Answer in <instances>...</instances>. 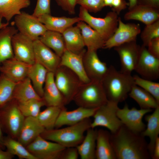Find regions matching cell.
Here are the masks:
<instances>
[{"mask_svg": "<svg viewBox=\"0 0 159 159\" xmlns=\"http://www.w3.org/2000/svg\"><path fill=\"white\" fill-rule=\"evenodd\" d=\"M110 141L117 159H149L151 158L145 137L123 125L111 133Z\"/></svg>", "mask_w": 159, "mask_h": 159, "instance_id": "cell-1", "label": "cell"}, {"mask_svg": "<svg viewBox=\"0 0 159 159\" xmlns=\"http://www.w3.org/2000/svg\"><path fill=\"white\" fill-rule=\"evenodd\" d=\"M101 82L108 100L117 104L127 98L135 85L131 74L118 71L112 65Z\"/></svg>", "mask_w": 159, "mask_h": 159, "instance_id": "cell-2", "label": "cell"}, {"mask_svg": "<svg viewBox=\"0 0 159 159\" xmlns=\"http://www.w3.org/2000/svg\"><path fill=\"white\" fill-rule=\"evenodd\" d=\"M90 118L62 128L45 130L40 135L44 138L57 143L65 148L76 147L82 141L84 133L91 127Z\"/></svg>", "mask_w": 159, "mask_h": 159, "instance_id": "cell-3", "label": "cell"}, {"mask_svg": "<svg viewBox=\"0 0 159 159\" xmlns=\"http://www.w3.org/2000/svg\"><path fill=\"white\" fill-rule=\"evenodd\" d=\"M73 101L78 107L94 108L105 104L108 100L101 82L91 80L81 84Z\"/></svg>", "mask_w": 159, "mask_h": 159, "instance_id": "cell-4", "label": "cell"}, {"mask_svg": "<svg viewBox=\"0 0 159 159\" xmlns=\"http://www.w3.org/2000/svg\"><path fill=\"white\" fill-rule=\"evenodd\" d=\"M25 117L18 103L12 99L0 108V125L8 136L17 140Z\"/></svg>", "mask_w": 159, "mask_h": 159, "instance_id": "cell-5", "label": "cell"}, {"mask_svg": "<svg viewBox=\"0 0 159 159\" xmlns=\"http://www.w3.org/2000/svg\"><path fill=\"white\" fill-rule=\"evenodd\" d=\"M79 17L98 32L105 41L113 35L118 26V14L113 11L108 12L103 18H97L92 16L86 9L80 6Z\"/></svg>", "mask_w": 159, "mask_h": 159, "instance_id": "cell-6", "label": "cell"}, {"mask_svg": "<svg viewBox=\"0 0 159 159\" xmlns=\"http://www.w3.org/2000/svg\"><path fill=\"white\" fill-rule=\"evenodd\" d=\"M56 85L64 99L65 105L73 99L83 83L77 75L71 70L59 65L54 73Z\"/></svg>", "mask_w": 159, "mask_h": 159, "instance_id": "cell-7", "label": "cell"}, {"mask_svg": "<svg viewBox=\"0 0 159 159\" xmlns=\"http://www.w3.org/2000/svg\"><path fill=\"white\" fill-rule=\"evenodd\" d=\"M118 104L109 101L98 107L94 115L91 127L101 126L107 129L111 133L116 131L123 124L117 117Z\"/></svg>", "mask_w": 159, "mask_h": 159, "instance_id": "cell-8", "label": "cell"}, {"mask_svg": "<svg viewBox=\"0 0 159 159\" xmlns=\"http://www.w3.org/2000/svg\"><path fill=\"white\" fill-rule=\"evenodd\" d=\"M26 148L37 159H60L66 148L57 143L44 138L40 135Z\"/></svg>", "mask_w": 159, "mask_h": 159, "instance_id": "cell-9", "label": "cell"}, {"mask_svg": "<svg viewBox=\"0 0 159 159\" xmlns=\"http://www.w3.org/2000/svg\"><path fill=\"white\" fill-rule=\"evenodd\" d=\"M14 23L18 32L33 41L47 30L38 17L24 11L14 17Z\"/></svg>", "mask_w": 159, "mask_h": 159, "instance_id": "cell-10", "label": "cell"}, {"mask_svg": "<svg viewBox=\"0 0 159 159\" xmlns=\"http://www.w3.org/2000/svg\"><path fill=\"white\" fill-rule=\"evenodd\" d=\"M141 32L139 24H125L118 17L117 28L113 35L105 42L103 49H110L125 43L136 40Z\"/></svg>", "mask_w": 159, "mask_h": 159, "instance_id": "cell-11", "label": "cell"}, {"mask_svg": "<svg viewBox=\"0 0 159 159\" xmlns=\"http://www.w3.org/2000/svg\"><path fill=\"white\" fill-rule=\"evenodd\" d=\"M152 111V109L138 110L135 107L129 109L126 104L123 108H118L117 115L123 124L127 128L135 132L140 133L146 127L142 120L143 117Z\"/></svg>", "mask_w": 159, "mask_h": 159, "instance_id": "cell-12", "label": "cell"}, {"mask_svg": "<svg viewBox=\"0 0 159 159\" xmlns=\"http://www.w3.org/2000/svg\"><path fill=\"white\" fill-rule=\"evenodd\" d=\"M134 70L145 79L157 80L159 77V58L151 55L146 47L142 45Z\"/></svg>", "mask_w": 159, "mask_h": 159, "instance_id": "cell-13", "label": "cell"}, {"mask_svg": "<svg viewBox=\"0 0 159 159\" xmlns=\"http://www.w3.org/2000/svg\"><path fill=\"white\" fill-rule=\"evenodd\" d=\"M140 48V46L137 44L136 40L114 47L120 57L121 72L131 74L135 70L138 59Z\"/></svg>", "mask_w": 159, "mask_h": 159, "instance_id": "cell-14", "label": "cell"}, {"mask_svg": "<svg viewBox=\"0 0 159 159\" xmlns=\"http://www.w3.org/2000/svg\"><path fill=\"white\" fill-rule=\"evenodd\" d=\"M34 41L20 32L15 34L11 39L14 57L29 65L34 63Z\"/></svg>", "mask_w": 159, "mask_h": 159, "instance_id": "cell-15", "label": "cell"}, {"mask_svg": "<svg viewBox=\"0 0 159 159\" xmlns=\"http://www.w3.org/2000/svg\"><path fill=\"white\" fill-rule=\"evenodd\" d=\"M97 51L93 50L86 51L83 56V63L86 73L90 81L101 82L109 67L105 62L100 60Z\"/></svg>", "mask_w": 159, "mask_h": 159, "instance_id": "cell-16", "label": "cell"}, {"mask_svg": "<svg viewBox=\"0 0 159 159\" xmlns=\"http://www.w3.org/2000/svg\"><path fill=\"white\" fill-rule=\"evenodd\" d=\"M35 62L54 73L60 65L61 58L39 39L34 41Z\"/></svg>", "mask_w": 159, "mask_h": 159, "instance_id": "cell-17", "label": "cell"}, {"mask_svg": "<svg viewBox=\"0 0 159 159\" xmlns=\"http://www.w3.org/2000/svg\"><path fill=\"white\" fill-rule=\"evenodd\" d=\"M98 108H87L78 107L76 109L68 111L64 107L60 113L55 128H59L64 125H73L93 117Z\"/></svg>", "mask_w": 159, "mask_h": 159, "instance_id": "cell-18", "label": "cell"}, {"mask_svg": "<svg viewBox=\"0 0 159 159\" xmlns=\"http://www.w3.org/2000/svg\"><path fill=\"white\" fill-rule=\"evenodd\" d=\"M30 65L14 57L2 63L0 66V72L17 83L27 77Z\"/></svg>", "mask_w": 159, "mask_h": 159, "instance_id": "cell-19", "label": "cell"}, {"mask_svg": "<svg viewBox=\"0 0 159 159\" xmlns=\"http://www.w3.org/2000/svg\"><path fill=\"white\" fill-rule=\"evenodd\" d=\"M42 98L45 106L64 107L66 105L62 95L54 81V73L48 72L44 84Z\"/></svg>", "mask_w": 159, "mask_h": 159, "instance_id": "cell-20", "label": "cell"}, {"mask_svg": "<svg viewBox=\"0 0 159 159\" xmlns=\"http://www.w3.org/2000/svg\"><path fill=\"white\" fill-rule=\"evenodd\" d=\"M85 52L77 54L66 49L60 57V65L66 67L74 72L84 83L90 81L86 73L83 65V58Z\"/></svg>", "mask_w": 159, "mask_h": 159, "instance_id": "cell-21", "label": "cell"}, {"mask_svg": "<svg viewBox=\"0 0 159 159\" xmlns=\"http://www.w3.org/2000/svg\"><path fill=\"white\" fill-rule=\"evenodd\" d=\"M126 20L140 21L146 25L159 19V9L150 6L136 4L129 9L124 16Z\"/></svg>", "mask_w": 159, "mask_h": 159, "instance_id": "cell-22", "label": "cell"}, {"mask_svg": "<svg viewBox=\"0 0 159 159\" xmlns=\"http://www.w3.org/2000/svg\"><path fill=\"white\" fill-rule=\"evenodd\" d=\"M45 130L36 117H25L17 140L26 147Z\"/></svg>", "mask_w": 159, "mask_h": 159, "instance_id": "cell-23", "label": "cell"}, {"mask_svg": "<svg viewBox=\"0 0 159 159\" xmlns=\"http://www.w3.org/2000/svg\"><path fill=\"white\" fill-rule=\"evenodd\" d=\"M38 18L47 30L62 34L68 28L81 21L79 17L70 18L65 16L56 17L49 14H43Z\"/></svg>", "mask_w": 159, "mask_h": 159, "instance_id": "cell-24", "label": "cell"}, {"mask_svg": "<svg viewBox=\"0 0 159 159\" xmlns=\"http://www.w3.org/2000/svg\"><path fill=\"white\" fill-rule=\"evenodd\" d=\"M110 134L106 130H97L96 159H117L110 141Z\"/></svg>", "mask_w": 159, "mask_h": 159, "instance_id": "cell-25", "label": "cell"}, {"mask_svg": "<svg viewBox=\"0 0 159 159\" xmlns=\"http://www.w3.org/2000/svg\"><path fill=\"white\" fill-rule=\"evenodd\" d=\"M62 34L66 49L77 54L86 51L80 30L77 26L68 28Z\"/></svg>", "mask_w": 159, "mask_h": 159, "instance_id": "cell-26", "label": "cell"}, {"mask_svg": "<svg viewBox=\"0 0 159 159\" xmlns=\"http://www.w3.org/2000/svg\"><path fill=\"white\" fill-rule=\"evenodd\" d=\"M77 26L80 29L85 46L87 50L97 51L103 48L105 41L101 36L83 21L77 23Z\"/></svg>", "mask_w": 159, "mask_h": 159, "instance_id": "cell-27", "label": "cell"}, {"mask_svg": "<svg viewBox=\"0 0 159 159\" xmlns=\"http://www.w3.org/2000/svg\"><path fill=\"white\" fill-rule=\"evenodd\" d=\"M145 118L147 122V127L140 134L144 137L147 136L149 138L148 148L151 157L159 134V106L155 109L152 113L146 115Z\"/></svg>", "mask_w": 159, "mask_h": 159, "instance_id": "cell-28", "label": "cell"}, {"mask_svg": "<svg viewBox=\"0 0 159 159\" xmlns=\"http://www.w3.org/2000/svg\"><path fill=\"white\" fill-rule=\"evenodd\" d=\"M18 32L13 25L8 26L0 30V66L4 61L14 57L11 39Z\"/></svg>", "mask_w": 159, "mask_h": 159, "instance_id": "cell-29", "label": "cell"}, {"mask_svg": "<svg viewBox=\"0 0 159 159\" xmlns=\"http://www.w3.org/2000/svg\"><path fill=\"white\" fill-rule=\"evenodd\" d=\"M30 0H0V18L9 22L21 9L28 7Z\"/></svg>", "mask_w": 159, "mask_h": 159, "instance_id": "cell-30", "label": "cell"}, {"mask_svg": "<svg viewBox=\"0 0 159 159\" xmlns=\"http://www.w3.org/2000/svg\"><path fill=\"white\" fill-rule=\"evenodd\" d=\"M97 132L95 128L88 129L82 142L76 147L81 159H96Z\"/></svg>", "mask_w": 159, "mask_h": 159, "instance_id": "cell-31", "label": "cell"}, {"mask_svg": "<svg viewBox=\"0 0 159 159\" xmlns=\"http://www.w3.org/2000/svg\"><path fill=\"white\" fill-rule=\"evenodd\" d=\"M42 98L37 93L28 77L16 83L12 99L15 100L18 103L23 102L33 99Z\"/></svg>", "mask_w": 159, "mask_h": 159, "instance_id": "cell-32", "label": "cell"}, {"mask_svg": "<svg viewBox=\"0 0 159 159\" xmlns=\"http://www.w3.org/2000/svg\"><path fill=\"white\" fill-rule=\"evenodd\" d=\"M48 72L44 67L36 62L30 65L29 67L27 77L30 80L37 93L42 98Z\"/></svg>", "mask_w": 159, "mask_h": 159, "instance_id": "cell-33", "label": "cell"}, {"mask_svg": "<svg viewBox=\"0 0 159 159\" xmlns=\"http://www.w3.org/2000/svg\"><path fill=\"white\" fill-rule=\"evenodd\" d=\"M47 46L53 49L60 57L66 49L64 39L62 34L47 30L39 38Z\"/></svg>", "mask_w": 159, "mask_h": 159, "instance_id": "cell-34", "label": "cell"}, {"mask_svg": "<svg viewBox=\"0 0 159 159\" xmlns=\"http://www.w3.org/2000/svg\"><path fill=\"white\" fill-rule=\"evenodd\" d=\"M128 95L137 103L140 109H155L159 106V103L152 95L135 84L132 87Z\"/></svg>", "mask_w": 159, "mask_h": 159, "instance_id": "cell-35", "label": "cell"}, {"mask_svg": "<svg viewBox=\"0 0 159 159\" xmlns=\"http://www.w3.org/2000/svg\"><path fill=\"white\" fill-rule=\"evenodd\" d=\"M64 107H47L46 109L41 111L36 117L45 130L54 129L60 113Z\"/></svg>", "mask_w": 159, "mask_h": 159, "instance_id": "cell-36", "label": "cell"}, {"mask_svg": "<svg viewBox=\"0 0 159 159\" xmlns=\"http://www.w3.org/2000/svg\"><path fill=\"white\" fill-rule=\"evenodd\" d=\"M4 144L6 150L20 159H37L28 150L26 147L17 140L9 136L4 137Z\"/></svg>", "mask_w": 159, "mask_h": 159, "instance_id": "cell-37", "label": "cell"}, {"mask_svg": "<svg viewBox=\"0 0 159 159\" xmlns=\"http://www.w3.org/2000/svg\"><path fill=\"white\" fill-rule=\"evenodd\" d=\"M18 104L20 111L25 117H36L41 111V108L45 106L42 98L30 99L23 102L18 103Z\"/></svg>", "mask_w": 159, "mask_h": 159, "instance_id": "cell-38", "label": "cell"}, {"mask_svg": "<svg viewBox=\"0 0 159 159\" xmlns=\"http://www.w3.org/2000/svg\"><path fill=\"white\" fill-rule=\"evenodd\" d=\"M16 82L2 74L0 75V108L12 99Z\"/></svg>", "mask_w": 159, "mask_h": 159, "instance_id": "cell-39", "label": "cell"}, {"mask_svg": "<svg viewBox=\"0 0 159 159\" xmlns=\"http://www.w3.org/2000/svg\"><path fill=\"white\" fill-rule=\"evenodd\" d=\"M135 84L143 89L151 95L159 103V83L140 77L133 76Z\"/></svg>", "mask_w": 159, "mask_h": 159, "instance_id": "cell-40", "label": "cell"}, {"mask_svg": "<svg viewBox=\"0 0 159 159\" xmlns=\"http://www.w3.org/2000/svg\"><path fill=\"white\" fill-rule=\"evenodd\" d=\"M159 37V19L153 22L146 25L141 32L140 37L142 45L147 47L152 39Z\"/></svg>", "mask_w": 159, "mask_h": 159, "instance_id": "cell-41", "label": "cell"}, {"mask_svg": "<svg viewBox=\"0 0 159 159\" xmlns=\"http://www.w3.org/2000/svg\"><path fill=\"white\" fill-rule=\"evenodd\" d=\"M104 0H77V4L80 5L88 12L97 13L104 7Z\"/></svg>", "mask_w": 159, "mask_h": 159, "instance_id": "cell-42", "label": "cell"}, {"mask_svg": "<svg viewBox=\"0 0 159 159\" xmlns=\"http://www.w3.org/2000/svg\"><path fill=\"white\" fill-rule=\"evenodd\" d=\"M51 0H37L32 15L37 17L45 14H51Z\"/></svg>", "mask_w": 159, "mask_h": 159, "instance_id": "cell-43", "label": "cell"}, {"mask_svg": "<svg viewBox=\"0 0 159 159\" xmlns=\"http://www.w3.org/2000/svg\"><path fill=\"white\" fill-rule=\"evenodd\" d=\"M57 5L64 11L70 14L75 13V6L77 0H55Z\"/></svg>", "mask_w": 159, "mask_h": 159, "instance_id": "cell-44", "label": "cell"}, {"mask_svg": "<svg viewBox=\"0 0 159 159\" xmlns=\"http://www.w3.org/2000/svg\"><path fill=\"white\" fill-rule=\"evenodd\" d=\"M148 52L153 56L159 58V37L152 39L147 47Z\"/></svg>", "mask_w": 159, "mask_h": 159, "instance_id": "cell-45", "label": "cell"}, {"mask_svg": "<svg viewBox=\"0 0 159 159\" xmlns=\"http://www.w3.org/2000/svg\"><path fill=\"white\" fill-rule=\"evenodd\" d=\"M79 155L76 147L66 148L62 153L60 159H77Z\"/></svg>", "mask_w": 159, "mask_h": 159, "instance_id": "cell-46", "label": "cell"}, {"mask_svg": "<svg viewBox=\"0 0 159 159\" xmlns=\"http://www.w3.org/2000/svg\"><path fill=\"white\" fill-rule=\"evenodd\" d=\"M128 5V3L125 0H112L111 7L112 11L119 15L122 10L125 9Z\"/></svg>", "mask_w": 159, "mask_h": 159, "instance_id": "cell-47", "label": "cell"}, {"mask_svg": "<svg viewBox=\"0 0 159 159\" xmlns=\"http://www.w3.org/2000/svg\"><path fill=\"white\" fill-rule=\"evenodd\" d=\"M159 9V0H137V4Z\"/></svg>", "mask_w": 159, "mask_h": 159, "instance_id": "cell-48", "label": "cell"}, {"mask_svg": "<svg viewBox=\"0 0 159 159\" xmlns=\"http://www.w3.org/2000/svg\"><path fill=\"white\" fill-rule=\"evenodd\" d=\"M153 159H159V137H158L155 142L153 154L151 157Z\"/></svg>", "mask_w": 159, "mask_h": 159, "instance_id": "cell-49", "label": "cell"}, {"mask_svg": "<svg viewBox=\"0 0 159 159\" xmlns=\"http://www.w3.org/2000/svg\"><path fill=\"white\" fill-rule=\"evenodd\" d=\"M14 157L7 151H4L0 147V159H11Z\"/></svg>", "mask_w": 159, "mask_h": 159, "instance_id": "cell-50", "label": "cell"}, {"mask_svg": "<svg viewBox=\"0 0 159 159\" xmlns=\"http://www.w3.org/2000/svg\"><path fill=\"white\" fill-rule=\"evenodd\" d=\"M3 132L0 125V147L4 150L5 148L4 144V137L3 136Z\"/></svg>", "mask_w": 159, "mask_h": 159, "instance_id": "cell-51", "label": "cell"}, {"mask_svg": "<svg viewBox=\"0 0 159 159\" xmlns=\"http://www.w3.org/2000/svg\"><path fill=\"white\" fill-rule=\"evenodd\" d=\"M129 0V9L132 8L137 4V0Z\"/></svg>", "mask_w": 159, "mask_h": 159, "instance_id": "cell-52", "label": "cell"}, {"mask_svg": "<svg viewBox=\"0 0 159 159\" xmlns=\"http://www.w3.org/2000/svg\"><path fill=\"white\" fill-rule=\"evenodd\" d=\"M2 18H0V30L9 25V22H3L2 21Z\"/></svg>", "mask_w": 159, "mask_h": 159, "instance_id": "cell-53", "label": "cell"}]
</instances>
